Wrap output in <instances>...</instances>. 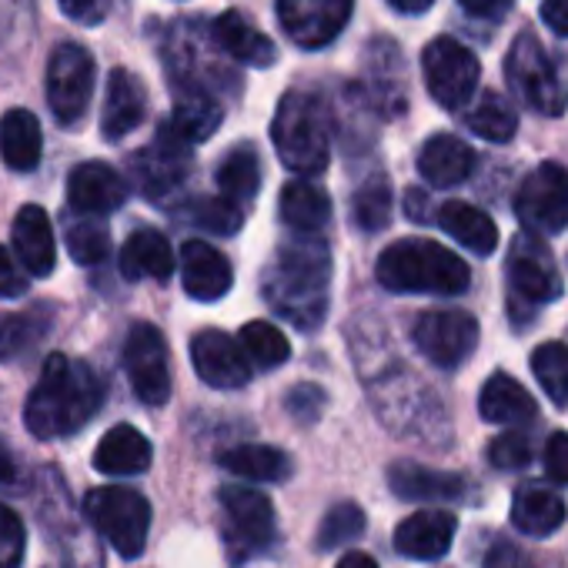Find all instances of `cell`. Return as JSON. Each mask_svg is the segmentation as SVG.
<instances>
[{
	"label": "cell",
	"mask_w": 568,
	"mask_h": 568,
	"mask_svg": "<svg viewBox=\"0 0 568 568\" xmlns=\"http://www.w3.org/2000/svg\"><path fill=\"white\" fill-rule=\"evenodd\" d=\"M545 471L551 481L568 485V432H555L545 442Z\"/></svg>",
	"instance_id": "obj_46"
},
{
	"label": "cell",
	"mask_w": 568,
	"mask_h": 568,
	"mask_svg": "<svg viewBox=\"0 0 568 568\" xmlns=\"http://www.w3.org/2000/svg\"><path fill=\"white\" fill-rule=\"evenodd\" d=\"M462 11L481 21H498L508 11V0H458Z\"/></svg>",
	"instance_id": "obj_51"
},
{
	"label": "cell",
	"mask_w": 568,
	"mask_h": 568,
	"mask_svg": "<svg viewBox=\"0 0 568 568\" xmlns=\"http://www.w3.org/2000/svg\"><path fill=\"white\" fill-rule=\"evenodd\" d=\"M41 335H44V325H38L31 315H4L0 312V362L18 358Z\"/></svg>",
	"instance_id": "obj_42"
},
{
	"label": "cell",
	"mask_w": 568,
	"mask_h": 568,
	"mask_svg": "<svg viewBox=\"0 0 568 568\" xmlns=\"http://www.w3.org/2000/svg\"><path fill=\"white\" fill-rule=\"evenodd\" d=\"M191 174V144L181 141L168 124L158 138L134 154V181L148 197H164L178 191Z\"/></svg>",
	"instance_id": "obj_14"
},
{
	"label": "cell",
	"mask_w": 568,
	"mask_h": 568,
	"mask_svg": "<svg viewBox=\"0 0 568 568\" xmlns=\"http://www.w3.org/2000/svg\"><path fill=\"white\" fill-rule=\"evenodd\" d=\"M355 0H277V21L298 48H325L332 44L348 18Z\"/></svg>",
	"instance_id": "obj_12"
},
{
	"label": "cell",
	"mask_w": 568,
	"mask_h": 568,
	"mask_svg": "<svg viewBox=\"0 0 568 568\" xmlns=\"http://www.w3.org/2000/svg\"><path fill=\"white\" fill-rule=\"evenodd\" d=\"M338 568H378V561H375L372 555H365V551H348V555L338 561Z\"/></svg>",
	"instance_id": "obj_54"
},
{
	"label": "cell",
	"mask_w": 568,
	"mask_h": 568,
	"mask_svg": "<svg viewBox=\"0 0 568 568\" xmlns=\"http://www.w3.org/2000/svg\"><path fill=\"white\" fill-rule=\"evenodd\" d=\"M44 151V138H41V121L24 111L14 108L0 121V154L14 171H34Z\"/></svg>",
	"instance_id": "obj_31"
},
{
	"label": "cell",
	"mask_w": 568,
	"mask_h": 568,
	"mask_svg": "<svg viewBox=\"0 0 568 568\" xmlns=\"http://www.w3.org/2000/svg\"><path fill=\"white\" fill-rule=\"evenodd\" d=\"M488 462L501 471H518L531 462V442L521 432H505L488 445Z\"/></svg>",
	"instance_id": "obj_43"
},
{
	"label": "cell",
	"mask_w": 568,
	"mask_h": 568,
	"mask_svg": "<svg viewBox=\"0 0 568 568\" xmlns=\"http://www.w3.org/2000/svg\"><path fill=\"white\" fill-rule=\"evenodd\" d=\"M191 358L204 385L211 388H244L251 382V358L244 355L241 342L224 332H201L191 342Z\"/></svg>",
	"instance_id": "obj_15"
},
{
	"label": "cell",
	"mask_w": 568,
	"mask_h": 568,
	"mask_svg": "<svg viewBox=\"0 0 568 568\" xmlns=\"http://www.w3.org/2000/svg\"><path fill=\"white\" fill-rule=\"evenodd\" d=\"M428 94L445 111H462L478 91V58L455 38H435L422 54Z\"/></svg>",
	"instance_id": "obj_7"
},
{
	"label": "cell",
	"mask_w": 568,
	"mask_h": 568,
	"mask_svg": "<svg viewBox=\"0 0 568 568\" xmlns=\"http://www.w3.org/2000/svg\"><path fill=\"white\" fill-rule=\"evenodd\" d=\"M415 348L438 368H458L478 345V322L465 312H425L412 328Z\"/></svg>",
	"instance_id": "obj_10"
},
{
	"label": "cell",
	"mask_w": 568,
	"mask_h": 568,
	"mask_svg": "<svg viewBox=\"0 0 568 568\" xmlns=\"http://www.w3.org/2000/svg\"><path fill=\"white\" fill-rule=\"evenodd\" d=\"M505 267H508V288L518 302L545 305L561 295V274L555 267V257L531 234L515 237Z\"/></svg>",
	"instance_id": "obj_13"
},
{
	"label": "cell",
	"mask_w": 568,
	"mask_h": 568,
	"mask_svg": "<svg viewBox=\"0 0 568 568\" xmlns=\"http://www.w3.org/2000/svg\"><path fill=\"white\" fill-rule=\"evenodd\" d=\"M281 217H284V224L295 227V231L318 234L328 224V217H332V201H328V194L318 184L298 178V181H288V184H284V191H281Z\"/></svg>",
	"instance_id": "obj_32"
},
{
	"label": "cell",
	"mask_w": 568,
	"mask_h": 568,
	"mask_svg": "<svg viewBox=\"0 0 568 568\" xmlns=\"http://www.w3.org/2000/svg\"><path fill=\"white\" fill-rule=\"evenodd\" d=\"M438 224L448 237H455L458 244H465L468 251L488 257L495 247H498V227L495 221L475 207V204H465V201H445L438 207Z\"/></svg>",
	"instance_id": "obj_30"
},
{
	"label": "cell",
	"mask_w": 568,
	"mask_h": 568,
	"mask_svg": "<svg viewBox=\"0 0 568 568\" xmlns=\"http://www.w3.org/2000/svg\"><path fill=\"white\" fill-rule=\"evenodd\" d=\"M181 277L184 292L197 302H217L231 292V264L207 241H187L181 247Z\"/></svg>",
	"instance_id": "obj_19"
},
{
	"label": "cell",
	"mask_w": 568,
	"mask_h": 568,
	"mask_svg": "<svg viewBox=\"0 0 568 568\" xmlns=\"http://www.w3.org/2000/svg\"><path fill=\"white\" fill-rule=\"evenodd\" d=\"M322 405H325V395H322V388H315V385H298V388H292V395H288V412H292L295 418H302V422H315L318 412H322Z\"/></svg>",
	"instance_id": "obj_47"
},
{
	"label": "cell",
	"mask_w": 568,
	"mask_h": 568,
	"mask_svg": "<svg viewBox=\"0 0 568 568\" xmlns=\"http://www.w3.org/2000/svg\"><path fill=\"white\" fill-rule=\"evenodd\" d=\"M104 402V385L98 372L68 355H51L44 362L41 382L28 398L24 422L38 438L74 435L88 425Z\"/></svg>",
	"instance_id": "obj_2"
},
{
	"label": "cell",
	"mask_w": 568,
	"mask_h": 568,
	"mask_svg": "<svg viewBox=\"0 0 568 568\" xmlns=\"http://www.w3.org/2000/svg\"><path fill=\"white\" fill-rule=\"evenodd\" d=\"M485 568H535L515 545H508V541H501V545H495L491 551H488V558H485Z\"/></svg>",
	"instance_id": "obj_49"
},
{
	"label": "cell",
	"mask_w": 568,
	"mask_h": 568,
	"mask_svg": "<svg viewBox=\"0 0 568 568\" xmlns=\"http://www.w3.org/2000/svg\"><path fill=\"white\" fill-rule=\"evenodd\" d=\"M274 151L281 164L298 178H315L328 168L332 138H328V114L322 101L308 91H288L277 104L271 124Z\"/></svg>",
	"instance_id": "obj_4"
},
{
	"label": "cell",
	"mask_w": 568,
	"mask_h": 568,
	"mask_svg": "<svg viewBox=\"0 0 568 568\" xmlns=\"http://www.w3.org/2000/svg\"><path fill=\"white\" fill-rule=\"evenodd\" d=\"M388 217H392V184L385 174H375L355 194V221L362 231H382Z\"/></svg>",
	"instance_id": "obj_39"
},
{
	"label": "cell",
	"mask_w": 568,
	"mask_h": 568,
	"mask_svg": "<svg viewBox=\"0 0 568 568\" xmlns=\"http://www.w3.org/2000/svg\"><path fill=\"white\" fill-rule=\"evenodd\" d=\"M187 221H194L197 227H207L214 234H234L241 227V207L234 201H227L224 194L217 197H194L187 207H184Z\"/></svg>",
	"instance_id": "obj_41"
},
{
	"label": "cell",
	"mask_w": 568,
	"mask_h": 568,
	"mask_svg": "<svg viewBox=\"0 0 568 568\" xmlns=\"http://www.w3.org/2000/svg\"><path fill=\"white\" fill-rule=\"evenodd\" d=\"M241 348L257 368H277L292 358V345L284 332L271 322H247L241 328Z\"/></svg>",
	"instance_id": "obj_36"
},
{
	"label": "cell",
	"mask_w": 568,
	"mask_h": 568,
	"mask_svg": "<svg viewBox=\"0 0 568 568\" xmlns=\"http://www.w3.org/2000/svg\"><path fill=\"white\" fill-rule=\"evenodd\" d=\"M78 214H81V211H78ZM64 241H68V251H71V257H74L78 264H98V261H104L108 251H111V234H108V227L98 221V214H81V217H74V221L68 224Z\"/></svg>",
	"instance_id": "obj_38"
},
{
	"label": "cell",
	"mask_w": 568,
	"mask_h": 568,
	"mask_svg": "<svg viewBox=\"0 0 568 568\" xmlns=\"http://www.w3.org/2000/svg\"><path fill=\"white\" fill-rule=\"evenodd\" d=\"M68 197H71V207L81 214H111L131 197V187L111 164L88 161L71 171Z\"/></svg>",
	"instance_id": "obj_17"
},
{
	"label": "cell",
	"mask_w": 568,
	"mask_h": 568,
	"mask_svg": "<svg viewBox=\"0 0 568 568\" xmlns=\"http://www.w3.org/2000/svg\"><path fill=\"white\" fill-rule=\"evenodd\" d=\"M515 217L535 234H558L568 224V171L538 164L515 191Z\"/></svg>",
	"instance_id": "obj_8"
},
{
	"label": "cell",
	"mask_w": 568,
	"mask_h": 568,
	"mask_svg": "<svg viewBox=\"0 0 568 568\" xmlns=\"http://www.w3.org/2000/svg\"><path fill=\"white\" fill-rule=\"evenodd\" d=\"M124 372L131 378L134 395L144 405H164L171 398V368H168V345L154 325H134L124 342Z\"/></svg>",
	"instance_id": "obj_11"
},
{
	"label": "cell",
	"mask_w": 568,
	"mask_h": 568,
	"mask_svg": "<svg viewBox=\"0 0 568 568\" xmlns=\"http://www.w3.org/2000/svg\"><path fill=\"white\" fill-rule=\"evenodd\" d=\"M531 375L538 378L541 392L551 398V405H568V345L545 342L531 352Z\"/></svg>",
	"instance_id": "obj_35"
},
{
	"label": "cell",
	"mask_w": 568,
	"mask_h": 568,
	"mask_svg": "<svg viewBox=\"0 0 568 568\" xmlns=\"http://www.w3.org/2000/svg\"><path fill=\"white\" fill-rule=\"evenodd\" d=\"M217 187L234 204L257 197V187H261V161H257V151L251 144L234 148L221 161V168H217Z\"/></svg>",
	"instance_id": "obj_34"
},
{
	"label": "cell",
	"mask_w": 568,
	"mask_h": 568,
	"mask_svg": "<svg viewBox=\"0 0 568 568\" xmlns=\"http://www.w3.org/2000/svg\"><path fill=\"white\" fill-rule=\"evenodd\" d=\"M328 274H332L328 244L312 231H298L277 247V254L271 257L261 277L264 302L281 318L312 332L328 312Z\"/></svg>",
	"instance_id": "obj_1"
},
{
	"label": "cell",
	"mask_w": 568,
	"mask_h": 568,
	"mask_svg": "<svg viewBox=\"0 0 568 568\" xmlns=\"http://www.w3.org/2000/svg\"><path fill=\"white\" fill-rule=\"evenodd\" d=\"M18 481V462H14V452L0 442V488H8Z\"/></svg>",
	"instance_id": "obj_52"
},
{
	"label": "cell",
	"mask_w": 568,
	"mask_h": 568,
	"mask_svg": "<svg viewBox=\"0 0 568 568\" xmlns=\"http://www.w3.org/2000/svg\"><path fill=\"white\" fill-rule=\"evenodd\" d=\"M24 558V525L0 501V568H18Z\"/></svg>",
	"instance_id": "obj_44"
},
{
	"label": "cell",
	"mask_w": 568,
	"mask_h": 568,
	"mask_svg": "<svg viewBox=\"0 0 568 568\" xmlns=\"http://www.w3.org/2000/svg\"><path fill=\"white\" fill-rule=\"evenodd\" d=\"M468 128H471V134H478L491 144H505L515 138L518 118L498 94H481V101L468 114Z\"/></svg>",
	"instance_id": "obj_37"
},
{
	"label": "cell",
	"mask_w": 568,
	"mask_h": 568,
	"mask_svg": "<svg viewBox=\"0 0 568 568\" xmlns=\"http://www.w3.org/2000/svg\"><path fill=\"white\" fill-rule=\"evenodd\" d=\"M94 91V58L81 44L54 48L48 61V104L61 124H78L91 104Z\"/></svg>",
	"instance_id": "obj_9"
},
{
	"label": "cell",
	"mask_w": 568,
	"mask_h": 568,
	"mask_svg": "<svg viewBox=\"0 0 568 568\" xmlns=\"http://www.w3.org/2000/svg\"><path fill=\"white\" fill-rule=\"evenodd\" d=\"M221 121H224L221 104L211 98L207 88L178 84V91H174V111H171L168 128H171L181 141L201 144V141H207V138L221 128Z\"/></svg>",
	"instance_id": "obj_24"
},
{
	"label": "cell",
	"mask_w": 568,
	"mask_h": 568,
	"mask_svg": "<svg viewBox=\"0 0 568 568\" xmlns=\"http://www.w3.org/2000/svg\"><path fill=\"white\" fill-rule=\"evenodd\" d=\"M541 21L558 38H568V0H545V4H541Z\"/></svg>",
	"instance_id": "obj_50"
},
{
	"label": "cell",
	"mask_w": 568,
	"mask_h": 568,
	"mask_svg": "<svg viewBox=\"0 0 568 568\" xmlns=\"http://www.w3.org/2000/svg\"><path fill=\"white\" fill-rule=\"evenodd\" d=\"M211 38H214V44H217L227 58H234V61L244 64V68H271L274 58H277L271 38H264V34H261L244 14H237V11H224V14L211 24Z\"/></svg>",
	"instance_id": "obj_23"
},
{
	"label": "cell",
	"mask_w": 568,
	"mask_h": 568,
	"mask_svg": "<svg viewBox=\"0 0 568 568\" xmlns=\"http://www.w3.org/2000/svg\"><path fill=\"white\" fill-rule=\"evenodd\" d=\"M388 485L405 501H465L468 481L452 471H435L418 462H395L388 468Z\"/></svg>",
	"instance_id": "obj_20"
},
{
	"label": "cell",
	"mask_w": 568,
	"mask_h": 568,
	"mask_svg": "<svg viewBox=\"0 0 568 568\" xmlns=\"http://www.w3.org/2000/svg\"><path fill=\"white\" fill-rule=\"evenodd\" d=\"M505 78L511 84V91L535 111L545 118H558L565 108L561 98V84H558V71L551 64V58L545 54L541 41L525 31L515 38V44L508 48L505 58Z\"/></svg>",
	"instance_id": "obj_6"
},
{
	"label": "cell",
	"mask_w": 568,
	"mask_h": 568,
	"mask_svg": "<svg viewBox=\"0 0 568 568\" xmlns=\"http://www.w3.org/2000/svg\"><path fill=\"white\" fill-rule=\"evenodd\" d=\"M24 295H28V274L18 267L8 247H0V298H24Z\"/></svg>",
	"instance_id": "obj_45"
},
{
	"label": "cell",
	"mask_w": 568,
	"mask_h": 568,
	"mask_svg": "<svg viewBox=\"0 0 568 568\" xmlns=\"http://www.w3.org/2000/svg\"><path fill=\"white\" fill-rule=\"evenodd\" d=\"M11 234H14V251H18L21 264L34 277H48L54 271V261H58V244H54V227H51L48 211L38 204L21 207Z\"/></svg>",
	"instance_id": "obj_22"
},
{
	"label": "cell",
	"mask_w": 568,
	"mask_h": 568,
	"mask_svg": "<svg viewBox=\"0 0 568 568\" xmlns=\"http://www.w3.org/2000/svg\"><path fill=\"white\" fill-rule=\"evenodd\" d=\"M221 468L247 481H284L292 475V458L271 445H237L221 452Z\"/></svg>",
	"instance_id": "obj_33"
},
{
	"label": "cell",
	"mask_w": 568,
	"mask_h": 568,
	"mask_svg": "<svg viewBox=\"0 0 568 568\" xmlns=\"http://www.w3.org/2000/svg\"><path fill=\"white\" fill-rule=\"evenodd\" d=\"M475 171V151L455 134H435L418 154V174L432 187H455Z\"/></svg>",
	"instance_id": "obj_25"
},
{
	"label": "cell",
	"mask_w": 568,
	"mask_h": 568,
	"mask_svg": "<svg viewBox=\"0 0 568 568\" xmlns=\"http://www.w3.org/2000/svg\"><path fill=\"white\" fill-rule=\"evenodd\" d=\"M388 4L398 11V14H425L435 0H388Z\"/></svg>",
	"instance_id": "obj_53"
},
{
	"label": "cell",
	"mask_w": 568,
	"mask_h": 568,
	"mask_svg": "<svg viewBox=\"0 0 568 568\" xmlns=\"http://www.w3.org/2000/svg\"><path fill=\"white\" fill-rule=\"evenodd\" d=\"M174 271V251L168 244V237L154 227H141L128 237V244L121 247V274L128 281H141V277H154V281H168Z\"/></svg>",
	"instance_id": "obj_28"
},
{
	"label": "cell",
	"mask_w": 568,
	"mask_h": 568,
	"mask_svg": "<svg viewBox=\"0 0 568 568\" xmlns=\"http://www.w3.org/2000/svg\"><path fill=\"white\" fill-rule=\"evenodd\" d=\"M221 508L227 518V535L241 548H261L274 538V508L271 501L244 485L221 488Z\"/></svg>",
	"instance_id": "obj_16"
},
{
	"label": "cell",
	"mask_w": 568,
	"mask_h": 568,
	"mask_svg": "<svg viewBox=\"0 0 568 568\" xmlns=\"http://www.w3.org/2000/svg\"><path fill=\"white\" fill-rule=\"evenodd\" d=\"M378 281L405 295H462L471 281L468 264L438 241L402 237L378 257Z\"/></svg>",
	"instance_id": "obj_3"
},
{
	"label": "cell",
	"mask_w": 568,
	"mask_h": 568,
	"mask_svg": "<svg viewBox=\"0 0 568 568\" xmlns=\"http://www.w3.org/2000/svg\"><path fill=\"white\" fill-rule=\"evenodd\" d=\"M94 468L104 475H141L151 468V442L134 425H118L101 438Z\"/></svg>",
	"instance_id": "obj_29"
},
{
	"label": "cell",
	"mask_w": 568,
	"mask_h": 568,
	"mask_svg": "<svg viewBox=\"0 0 568 568\" xmlns=\"http://www.w3.org/2000/svg\"><path fill=\"white\" fill-rule=\"evenodd\" d=\"M565 501L541 488V485H528V488H518L515 498H511V525L528 535V538H548L555 535L561 525H565Z\"/></svg>",
	"instance_id": "obj_27"
},
{
	"label": "cell",
	"mask_w": 568,
	"mask_h": 568,
	"mask_svg": "<svg viewBox=\"0 0 568 568\" xmlns=\"http://www.w3.org/2000/svg\"><path fill=\"white\" fill-rule=\"evenodd\" d=\"M144 111H148L144 84L131 71L118 68L108 81V98H104V111H101V134L108 141L128 138L144 121Z\"/></svg>",
	"instance_id": "obj_21"
},
{
	"label": "cell",
	"mask_w": 568,
	"mask_h": 568,
	"mask_svg": "<svg viewBox=\"0 0 568 568\" xmlns=\"http://www.w3.org/2000/svg\"><path fill=\"white\" fill-rule=\"evenodd\" d=\"M84 515L91 525L101 531L104 541L114 545L124 558H138L148 545V528H151V505L141 491L134 488H94L84 498Z\"/></svg>",
	"instance_id": "obj_5"
},
{
	"label": "cell",
	"mask_w": 568,
	"mask_h": 568,
	"mask_svg": "<svg viewBox=\"0 0 568 568\" xmlns=\"http://www.w3.org/2000/svg\"><path fill=\"white\" fill-rule=\"evenodd\" d=\"M362 531H365V511H362L355 501H342V505H335V508L325 515L315 545H318L322 551H335V548L352 545Z\"/></svg>",
	"instance_id": "obj_40"
},
{
	"label": "cell",
	"mask_w": 568,
	"mask_h": 568,
	"mask_svg": "<svg viewBox=\"0 0 568 568\" xmlns=\"http://www.w3.org/2000/svg\"><path fill=\"white\" fill-rule=\"evenodd\" d=\"M74 24H101L111 11V0H58Z\"/></svg>",
	"instance_id": "obj_48"
},
{
	"label": "cell",
	"mask_w": 568,
	"mask_h": 568,
	"mask_svg": "<svg viewBox=\"0 0 568 568\" xmlns=\"http://www.w3.org/2000/svg\"><path fill=\"white\" fill-rule=\"evenodd\" d=\"M455 531H458V521H455L452 511L425 508V511L408 515V518L395 528V548H398L405 558L435 561V558H442V555L452 548Z\"/></svg>",
	"instance_id": "obj_18"
},
{
	"label": "cell",
	"mask_w": 568,
	"mask_h": 568,
	"mask_svg": "<svg viewBox=\"0 0 568 568\" xmlns=\"http://www.w3.org/2000/svg\"><path fill=\"white\" fill-rule=\"evenodd\" d=\"M478 415H481L488 425H525V422H535L538 405H535V398H531L511 375L495 372V375L481 385Z\"/></svg>",
	"instance_id": "obj_26"
}]
</instances>
